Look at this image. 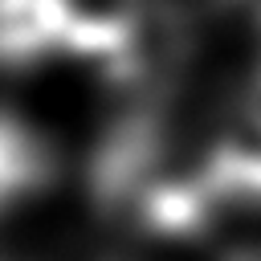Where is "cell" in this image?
<instances>
[{"mask_svg": "<svg viewBox=\"0 0 261 261\" xmlns=\"http://www.w3.org/2000/svg\"><path fill=\"white\" fill-rule=\"evenodd\" d=\"M200 167L212 196L261 200V65L228 102Z\"/></svg>", "mask_w": 261, "mask_h": 261, "instance_id": "cell-1", "label": "cell"}, {"mask_svg": "<svg viewBox=\"0 0 261 261\" xmlns=\"http://www.w3.org/2000/svg\"><path fill=\"white\" fill-rule=\"evenodd\" d=\"M69 0H0V69H33L69 53Z\"/></svg>", "mask_w": 261, "mask_h": 261, "instance_id": "cell-2", "label": "cell"}, {"mask_svg": "<svg viewBox=\"0 0 261 261\" xmlns=\"http://www.w3.org/2000/svg\"><path fill=\"white\" fill-rule=\"evenodd\" d=\"M49 179H53V155L45 139L16 114L0 110V212L29 200Z\"/></svg>", "mask_w": 261, "mask_h": 261, "instance_id": "cell-3", "label": "cell"}, {"mask_svg": "<svg viewBox=\"0 0 261 261\" xmlns=\"http://www.w3.org/2000/svg\"><path fill=\"white\" fill-rule=\"evenodd\" d=\"M237 261H261V249H257V253H241Z\"/></svg>", "mask_w": 261, "mask_h": 261, "instance_id": "cell-4", "label": "cell"}]
</instances>
